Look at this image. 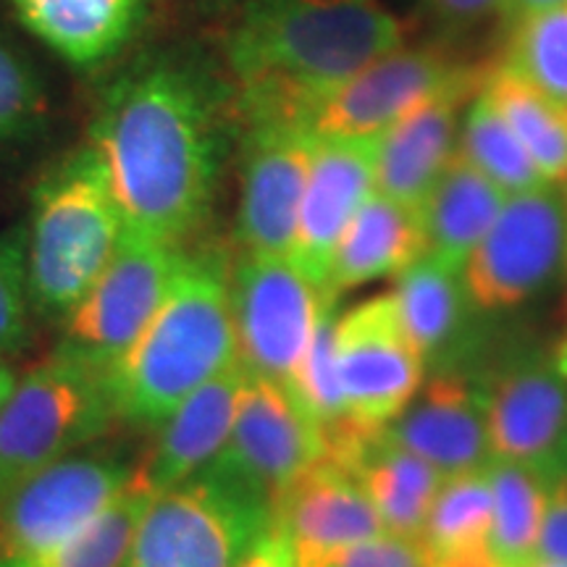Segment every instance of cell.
Returning a JSON list of instances; mask_svg holds the SVG:
<instances>
[{"instance_id":"cell-14","label":"cell","mask_w":567,"mask_h":567,"mask_svg":"<svg viewBox=\"0 0 567 567\" xmlns=\"http://www.w3.org/2000/svg\"><path fill=\"white\" fill-rule=\"evenodd\" d=\"M467 69L444 45H402L323 95L305 130L316 140H375Z\"/></svg>"},{"instance_id":"cell-33","label":"cell","mask_w":567,"mask_h":567,"mask_svg":"<svg viewBox=\"0 0 567 567\" xmlns=\"http://www.w3.org/2000/svg\"><path fill=\"white\" fill-rule=\"evenodd\" d=\"M337 313L334 305L321 316L313 339H310L305 358L289 381V389L300 400V405L313 415L326 434L337 423L344 421V396L337 371V339H334Z\"/></svg>"},{"instance_id":"cell-10","label":"cell","mask_w":567,"mask_h":567,"mask_svg":"<svg viewBox=\"0 0 567 567\" xmlns=\"http://www.w3.org/2000/svg\"><path fill=\"white\" fill-rule=\"evenodd\" d=\"M179 258L182 247L126 229L103 274L63 316L55 352L109 373L151 323L172 287Z\"/></svg>"},{"instance_id":"cell-17","label":"cell","mask_w":567,"mask_h":567,"mask_svg":"<svg viewBox=\"0 0 567 567\" xmlns=\"http://www.w3.org/2000/svg\"><path fill=\"white\" fill-rule=\"evenodd\" d=\"M271 528L284 536L295 567H326L354 544L386 534L358 481L329 457L276 496Z\"/></svg>"},{"instance_id":"cell-43","label":"cell","mask_w":567,"mask_h":567,"mask_svg":"<svg viewBox=\"0 0 567 567\" xmlns=\"http://www.w3.org/2000/svg\"><path fill=\"white\" fill-rule=\"evenodd\" d=\"M3 402H6V400H0V408H3Z\"/></svg>"},{"instance_id":"cell-27","label":"cell","mask_w":567,"mask_h":567,"mask_svg":"<svg viewBox=\"0 0 567 567\" xmlns=\"http://www.w3.org/2000/svg\"><path fill=\"white\" fill-rule=\"evenodd\" d=\"M494 517L492 559L496 567H530L538 559L544 509H547V478L526 465L494 460L488 465Z\"/></svg>"},{"instance_id":"cell-31","label":"cell","mask_w":567,"mask_h":567,"mask_svg":"<svg viewBox=\"0 0 567 567\" xmlns=\"http://www.w3.org/2000/svg\"><path fill=\"white\" fill-rule=\"evenodd\" d=\"M505 66L567 116V0L517 21Z\"/></svg>"},{"instance_id":"cell-22","label":"cell","mask_w":567,"mask_h":567,"mask_svg":"<svg viewBox=\"0 0 567 567\" xmlns=\"http://www.w3.org/2000/svg\"><path fill=\"white\" fill-rule=\"evenodd\" d=\"M24 30L69 66L90 71L137 40L153 0H6Z\"/></svg>"},{"instance_id":"cell-24","label":"cell","mask_w":567,"mask_h":567,"mask_svg":"<svg viewBox=\"0 0 567 567\" xmlns=\"http://www.w3.org/2000/svg\"><path fill=\"white\" fill-rule=\"evenodd\" d=\"M423 255V213L373 189L339 239L326 289L339 297L386 276H400Z\"/></svg>"},{"instance_id":"cell-5","label":"cell","mask_w":567,"mask_h":567,"mask_svg":"<svg viewBox=\"0 0 567 567\" xmlns=\"http://www.w3.org/2000/svg\"><path fill=\"white\" fill-rule=\"evenodd\" d=\"M271 530V505L205 471L155 494L118 567H239Z\"/></svg>"},{"instance_id":"cell-40","label":"cell","mask_w":567,"mask_h":567,"mask_svg":"<svg viewBox=\"0 0 567 567\" xmlns=\"http://www.w3.org/2000/svg\"><path fill=\"white\" fill-rule=\"evenodd\" d=\"M205 9H221V6H229L234 0H200Z\"/></svg>"},{"instance_id":"cell-11","label":"cell","mask_w":567,"mask_h":567,"mask_svg":"<svg viewBox=\"0 0 567 567\" xmlns=\"http://www.w3.org/2000/svg\"><path fill=\"white\" fill-rule=\"evenodd\" d=\"M137 467L105 452H74L0 488V557L66 542L113 507Z\"/></svg>"},{"instance_id":"cell-42","label":"cell","mask_w":567,"mask_h":567,"mask_svg":"<svg viewBox=\"0 0 567 567\" xmlns=\"http://www.w3.org/2000/svg\"><path fill=\"white\" fill-rule=\"evenodd\" d=\"M563 195H565V205H567V184H565V189H563Z\"/></svg>"},{"instance_id":"cell-18","label":"cell","mask_w":567,"mask_h":567,"mask_svg":"<svg viewBox=\"0 0 567 567\" xmlns=\"http://www.w3.org/2000/svg\"><path fill=\"white\" fill-rule=\"evenodd\" d=\"M386 436L444 478L486 471L494 463L484 400L467 368L431 371L408 408L386 425Z\"/></svg>"},{"instance_id":"cell-36","label":"cell","mask_w":567,"mask_h":567,"mask_svg":"<svg viewBox=\"0 0 567 567\" xmlns=\"http://www.w3.org/2000/svg\"><path fill=\"white\" fill-rule=\"evenodd\" d=\"M538 559L567 563V473L551 478L547 486V509H544Z\"/></svg>"},{"instance_id":"cell-4","label":"cell","mask_w":567,"mask_h":567,"mask_svg":"<svg viewBox=\"0 0 567 567\" xmlns=\"http://www.w3.org/2000/svg\"><path fill=\"white\" fill-rule=\"evenodd\" d=\"M124 231L109 172L90 142L55 161L34 187L24 231L34 310L66 316L109 266Z\"/></svg>"},{"instance_id":"cell-3","label":"cell","mask_w":567,"mask_h":567,"mask_svg":"<svg viewBox=\"0 0 567 567\" xmlns=\"http://www.w3.org/2000/svg\"><path fill=\"white\" fill-rule=\"evenodd\" d=\"M229 274L213 252H182L166 297L130 350L109 368L116 415L161 425L226 368L237 365Z\"/></svg>"},{"instance_id":"cell-39","label":"cell","mask_w":567,"mask_h":567,"mask_svg":"<svg viewBox=\"0 0 567 567\" xmlns=\"http://www.w3.org/2000/svg\"><path fill=\"white\" fill-rule=\"evenodd\" d=\"M557 3H565V0H505L499 13H505L507 19H513L517 24V21L530 17V13L549 9V6H557Z\"/></svg>"},{"instance_id":"cell-32","label":"cell","mask_w":567,"mask_h":567,"mask_svg":"<svg viewBox=\"0 0 567 567\" xmlns=\"http://www.w3.org/2000/svg\"><path fill=\"white\" fill-rule=\"evenodd\" d=\"M48 109L51 97L40 69L0 30V163L38 137Z\"/></svg>"},{"instance_id":"cell-2","label":"cell","mask_w":567,"mask_h":567,"mask_svg":"<svg viewBox=\"0 0 567 567\" xmlns=\"http://www.w3.org/2000/svg\"><path fill=\"white\" fill-rule=\"evenodd\" d=\"M402 45L381 0H245L224 42L234 105L245 126H305L323 95Z\"/></svg>"},{"instance_id":"cell-23","label":"cell","mask_w":567,"mask_h":567,"mask_svg":"<svg viewBox=\"0 0 567 567\" xmlns=\"http://www.w3.org/2000/svg\"><path fill=\"white\" fill-rule=\"evenodd\" d=\"M331 463L344 467L368 494L386 534L421 538L444 476L384 431L360 436Z\"/></svg>"},{"instance_id":"cell-9","label":"cell","mask_w":567,"mask_h":567,"mask_svg":"<svg viewBox=\"0 0 567 567\" xmlns=\"http://www.w3.org/2000/svg\"><path fill=\"white\" fill-rule=\"evenodd\" d=\"M229 292L239 365L289 386L318 321L337 297L292 258L264 255L239 260L229 276Z\"/></svg>"},{"instance_id":"cell-19","label":"cell","mask_w":567,"mask_h":567,"mask_svg":"<svg viewBox=\"0 0 567 567\" xmlns=\"http://www.w3.org/2000/svg\"><path fill=\"white\" fill-rule=\"evenodd\" d=\"M375 142L379 137L316 140L289 258L323 287L339 239L373 193Z\"/></svg>"},{"instance_id":"cell-37","label":"cell","mask_w":567,"mask_h":567,"mask_svg":"<svg viewBox=\"0 0 567 567\" xmlns=\"http://www.w3.org/2000/svg\"><path fill=\"white\" fill-rule=\"evenodd\" d=\"M502 3H505V0H431L436 17L442 19L444 24L457 27V30L478 24L481 19L502 11Z\"/></svg>"},{"instance_id":"cell-41","label":"cell","mask_w":567,"mask_h":567,"mask_svg":"<svg viewBox=\"0 0 567 567\" xmlns=\"http://www.w3.org/2000/svg\"><path fill=\"white\" fill-rule=\"evenodd\" d=\"M530 567H567V563H555V559H536Z\"/></svg>"},{"instance_id":"cell-21","label":"cell","mask_w":567,"mask_h":567,"mask_svg":"<svg viewBox=\"0 0 567 567\" xmlns=\"http://www.w3.org/2000/svg\"><path fill=\"white\" fill-rule=\"evenodd\" d=\"M392 297L425 371L465 368L473 344V308L463 271L423 255L396 276Z\"/></svg>"},{"instance_id":"cell-30","label":"cell","mask_w":567,"mask_h":567,"mask_svg":"<svg viewBox=\"0 0 567 567\" xmlns=\"http://www.w3.org/2000/svg\"><path fill=\"white\" fill-rule=\"evenodd\" d=\"M151 499L153 494L134 481L130 492L76 536L45 549L0 557V567H118Z\"/></svg>"},{"instance_id":"cell-12","label":"cell","mask_w":567,"mask_h":567,"mask_svg":"<svg viewBox=\"0 0 567 567\" xmlns=\"http://www.w3.org/2000/svg\"><path fill=\"white\" fill-rule=\"evenodd\" d=\"M334 339L344 396L342 423L384 431L425 381V365L402 326L392 292L339 316Z\"/></svg>"},{"instance_id":"cell-15","label":"cell","mask_w":567,"mask_h":567,"mask_svg":"<svg viewBox=\"0 0 567 567\" xmlns=\"http://www.w3.org/2000/svg\"><path fill=\"white\" fill-rule=\"evenodd\" d=\"M316 137L297 124L247 126L237 239L245 255L289 258Z\"/></svg>"},{"instance_id":"cell-26","label":"cell","mask_w":567,"mask_h":567,"mask_svg":"<svg viewBox=\"0 0 567 567\" xmlns=\"http://www.w3.org/2000/svg\"><path fill=\"white\" fill-rule=\"evenodd\" d=\"M488 467L442 481L421 536L431 567H496Z\"/></svg>"},{"instance_id":"cell-6","label":"cell","mask_w":567,"mask_h":567,"mask_svg":"<svg viewBox=\"0 0 567 567\" xmlns=\"http://www.w3.org/2000/svg\"><path fill=\"white\" fill-rule=\"evenodd\" d=\"M109 373L53 352L0 408V488L80 452L116 421Z\"/></svg>"},{"instance_id":"cell-13","label":"cell","mask_w":567,"mask_h":567,"mask_svg":"<svg viewBox=\"0 0 567 567\" xmlns=\"http://www.w3.org/2000/svg\"><path fill=\"white\" fill-rule=\"evenodd\" d=\"M323 455L321 425L292 389L247 373L229 442L208 467L274 507L276 496Z\"/></svg>"},{"instance_id":"cell-38","label":"cell","mask_w":567,"mask_h":567,"mask_svg":"<svg viewBox=\"0 0 567 567\" xmlns=\"http://www.w3.org/2000/svg\"><path fill=\"white\" fill-rule=\"evenodd\" d=\"M239 567H295V559L284 536L271 528Z\"/></svg>"},{"instance_id":"cell-7","label":"cell","mask_w":567,"mask_h":567,"mask_svg":"<svg viewBox=\"0 0 567 567\" xmlns=\"http://www.w3.org/2000/svg\"><path fill=\"white\" fill-rule=\"evenodd\" d=\"M471 373L494 460L526 465L547 484L567 473V321L551 342L515 347Z\"/></svg>"},{"instance_id":"cell-29","label":"cell","mask_w":567,"mask_h":567,"mask_svg":"<svg viewBox=\"0 0 567 567\" xmlns=\"http://www.w3.org/2000/svg\"><path fill=\"white\" fill-rule=\"evenodd\" d=\"M457 151L507 197L551 187L484 87L467 103Z\"/></svg>"},{"instance_id":"cell-20","label":"cell","mask_w":567,"mask_h":567,"mask_svg":"<svg viewBox=\"0 0 567 567\" xmlns=\"http://www.w3.org/2000/svg\"><path fill=\"white\" fill-rule=\"evenodd\" d=\"M245 384L247 371L237 363L189 394L161 423L151 455L137 467V484L155 496L205 471L229 442Z\"/></svg>"},{"instance_id":"cell-1","label":"cell","mask_w":567,"mask_h":567,"mask_svg":"<svg viewBox=\"0 0 567 567\" xmlns=\"http://www.w3.org/2000/svg\"><path fill=\"white\" fill-rule=\"evenodd\" d=\"M87 142L126 229L179 247L205 221L224 166V105L187 53L151 51L118 71Z\"/></svg>"},{"instance_id":"cell-25","label":"cell","mask_w":567,"mask_h":567,"mask_svg":"<svg viewBox=\"0 0 567 567\" xmlns=\"http://www.w3.org/2000/svg\"><path fill=\"white\" fill-rule=\"evenodd\" d=\"M505 200L507 195L457 151L421 208L425 255L463 271Z\"/></svg>"},{"instance_id":"cell-34","label":"cell","mask_w":567,"mask_h":567,"mask_svg":"<svg viewBox=\"0 0 567 567\" xmlns=\"http://www.w3.org/2000/svg\"><path fill=\"white\" fill-rule=\"evenodd\" d=\"M32 310L24 234H0V365L30 342Z\"/></svg>"},{"instance_id":"cell-16","label":"cell","mask_w":567,"mask_h":567,"mask_svg":"<svg viewBox=\"0 0 567 567\" xmlns=\"http://www.w3.org/2000/svg\"><path fill=\"white\" fill-rule=\"evenodd\" d=\"M488 74V66L467 69L381 134L373 163L375 193L410 208H423L446 163L457 153L465 109L484 87Z\"/></svg>"},{"instance_id":"cell-8","label":"cell","mask_w":567,"mask_h":567,"mask_svg":"<svg viewBox=\"0 0 567 567\" xmlns=\"http://www.w3.org/2000/svg\"><path fill=\"white\" fill-rule=\"evenodd\" d=\"M567 279V205L559 187L507 197L471 252L463 281L481 316H505Z\"/></svg>"},{"instance_id":"cell-28","label":"cell","mask_w":567,"mask_h":567,"mask_svg":"<svg viewBox=\"0 0 567 567\" xmlns=\"http://www.w3.org/2000/svg\"><path fill=\"white\" fill-rule=\"evenodd\" d=\"M484 92L492 97L496 111L513 126L530 161L551 187L567 184V116L551 105L542 92L509 71L505 63L492 69Z\"/></svg>"},{"instance_id":"cell-35","label":"cell","mask_w":567,"mask_h":567,"mask_svg":"<svg viewBox=\"0 0 567 567\" xmlns=\"http://www.w3.org/2000/svg\"><path fill=\"white\" fill-rule=\"evenodd\" d=\"M326 567H431L421 538L379 534L344 549Z\"/></svg>"}]
</instances>
